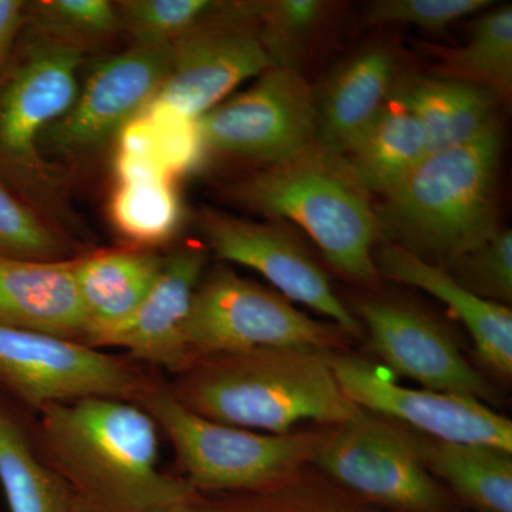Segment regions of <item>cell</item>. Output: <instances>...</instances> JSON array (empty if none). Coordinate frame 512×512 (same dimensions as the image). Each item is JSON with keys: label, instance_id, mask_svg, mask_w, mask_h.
Segmentation results:
<instances>
[{"label": "cell", "instance_id": "1", "mask_svg": "<svg viewBox=\"0 0 512 512\" xmlns=\"http://www.w3.org/2000/svg\"><path fill=\"white\" fill-rule=\"evenodd\" d=\"M40 447L79 512H151L197 493L160 468L150 414L116 397L52 404L36 413Z\"/></svg>", "mask_w": 512, "mask_h": 512}, {"label": "cell", "instance_id": "2", "mask_svg": "<svg viewBox=\"0 0 512 512\" xmlns=\"http://www.w3.org/2000/svg\"><path fill=\"white\" fill-rule=\"evenodd\" d=\"M326 353L259 348L202 357L167 383L198 416L258 433H289L303 421L335 427L363 419L367 412L343 393Z\"/></svg>", "mask_w": 512, "mask_h": 512}, {"label": "cell", "instance_id": "3", "mask_svg": "<svg viewBox=\"0 0 512 512\" xmlns=\"http://www.w3.org/2000/svg\"><path fill=\"white\" fill-rule=\"evenodd\" d=\"M500 124L431 153L377 205L382 239L447 268L498 229Z\"/></svg>", "mask_w": 512, "mask_h": 512}, {"label": "cell", "instance_id": "4", "mask_svg": "<svg viewBox=\"0 0 512 512\" xmlns=\"http://www.w3.org/2000/svg\"><path fill=\"white\" fill-rule=\"evenodd\" d=\"M232 197L272 221L295 222L346 279L365 285L379 279L373 259L382 239L376 207L345 157L316 144L265 165L235 185Z\"/></svg>", "mask_w": 512, "mask_h": 512}, {"label": "cell", "instance_id": "5", "mask_svg": "<svg viewBox=\"0 0 512 512\" xmlns=\"http://www.w3.org/2000/svg\"><path fill=\"white\" fill-rule=\"evenodd\" d=\"M133 403L143 407L173 447L178 470L200 494L272 490L311 464L323 430L258 433L198 416L154 372Z\"/></svg>", "mask_w": 512, "mask_h": 512}, {"label": "cell", "instance_id": "6", "mask_svg": "<svg viewBox=\"0 0 512 512\" xmlns=\"http://www.w3.org/2000/svg\"><path fill=\"white\" fill-rule=\"evenodd\" d=\"M348 335L296 309L281 293L215 268L195 289L185 325L188 366L202 357L259 348L333 352Z\"/></svg>", "mask_w": 512, "mask_h": 512}, {"label": "cell", "instance_id": "7", "mask_svg": "<svg viewBox=\"0 0 512 512\" xmlns=\"http://www.w3.org/2000/svg\"><path fill=\"white\" fill-rule=\"evenodd\" d=\"M154 372L127 355L0 325V389L33 413L87 397L134 402Z\"/></svg>", "mask_w": 512, "mask_h": 512}, {"label": "cell", "instance_id": "8", "mask_svg": "<svg viewBox=\"0 0 512 512\" xmlns=\"http://www.w3.org/2000/svg\"><path fill=\"white\" fill-rule=\"evenodd\" d=\"M311 464L369 503L402 512L446 507V495L424 467L413 434L370 413L323 430Z\"/></svg>", "mask_w": 512, "mask_h": 512}, {"label": "cell", "instance_id": "9", "mask_svg": "<svg viewBox=\"0 0 512 512\" xmlns=\"http://www.w3.org/2000/svg\"><path fill=\"white\" fill-rule=\"evenodd\" d=\"M29 40L0 76V174L37 184L49 177L39 138L73 106L83 50L39 33Z\"/></svg>", "mask_w": 512, "mask_h": 512}, {"label": "cell", "instance_id": "10", "mask_svg": "<svg viewBox=\"0 0 512 512\" xmlns=\"http://www.w3.org/2000/svg\"><path fill=\"white\" fill-rule=\"evenodd\" d=\"M205 146L271 165L319 144L315 90L301 70L272 66L254 86L198 119Z\"/></svg>", "mask_w": 512, "mask_h": 512}, {"label": "cell", "instance_id": "11", "mask_svg": "<svg viewBox=\"0 0 512 512\" xmlns=\"http://www.w3.org/2000/svg\"><path fill=\"white\" fill-rule=\"evenodd\" d=\"M333 375L350 402L373 416L403 424L420 436L450 443L484 444L512 453V423L474 397L410 389L365 359L326 353Z\"/></svg>", "mask_w": 512, "mask_h": 512}, {"label": "cell", "instance_id": "12", "mask_svg": "<svg viewBox=\"0 0 512 512\" xmlns=\"http://www.w3.org/2000/svg\"><path fill=\"white\" fill-rule=\"evenodd\" d=\"M249 22L251 3H229L220 18L174 40L170 73L151 101L198 120L239 84L272 67Z\"/></svg>", "mask_w": 512, "mask_h": 512}, {"label": "cell", "instance_id": "13", "mask_svg": "<svg viewBox=\"0 0 512 512\" xmlns=\"http://www.w3.org/2000/svg\"><path fill=\"white\" fill-rule=\"evenodd\" d=\"M198 227L207 247L222 261L254 269L286 299L326 316L346 335H363L360 322L333 291L329 276L286 225L205 210Z\"/></svg>", "mask_w": 512, "mask_h": 512}, {"label": "cell", "instance_id": "14", "mask_svg": "<svg viewBox=\"0 0 512 512\" xmlns=\"http://www.w3.org/2000/svg\"><path fill=\"white\" fill-rule=\"evenodd\" d=\"M171 67L170 45H134L93 67L73 106L43 131L50 153L83 154L117 137L156 97Z\"/></svg>", "mask_w": 512, "mask_h": 512}, {"label": "cell", "instance_id": "15", "mask_svg": "<svg viewBox=\"0 0 512 512\" xmlns=\"http://www.w3.org/2000/svg\"><path fill=\"white\" fill-rule=\"evenodd\" d=\"M360 318L370 333V349L390 373L409 377L423 389L491 400L493 390L461 355L457 343L436 320L412 306L369 301Z\"/></svg>", "mask_w": 512, "mask_h": 512}, {"label": "cell", "instance_id": "16", "mask_svg": "<svg viewBox=\"0 0 512 512\" xmlns=\"http://www.w3.org/2000/svg\"><path fill=\"white\" fill-rule=\"evenodd\" d=\"M207 258V249L195 245L165 256L163 271L133 318L107 336L99 349H124L134 362L171 375L184 370L185 325Z\"/></svg>", "mask_w": 512, "mask_h": 512}, {"label": "cell", "instance_id": "17", "mask_svg": "<svg viewBox=\"0 0 512 512\" xmlns=\"http://www.w3.org/2000/svg\"><path fill=\"white\" fill-rule=\"evenodd\" d=\"M0 325L86 345L89 328L74 281L72 259H0Z\"/></svg>", "mask_w": 512, "mask_h": 512}, {"label": "cell", "instance_id": "18", "mask_svg": "<svg viewBox=\"0 0 512 512\" xmlns=\"http://www.w3.org/2000/svg\"><path fill=\"white\" fill-rule=\"evenodd\" d=\"M373 259L379 275L421 289L443 302L466 326L481 362L498 375L511 377L512 312L508 306L474 295L446 269L397 245L376 249Z\"/></svg>", "mask_w": 512, "mask_h": 512}, {"label": "cell", "instance_id": "19", "mask_svg": "<svg viewBox=\"0 0 512 512\" xmlns=\"http://www.w3.org/2000/svg\"><path fill=\"white\" fill-rule=\"evenodd\" d=\"M397 86V60L389 49L372 47L340 64L319 92V144L345 157L377 119Z\"/></svg>", "mask_w": 512, "mask_h": 512}, {"label": "cell", "instance_id": "20", "mask_svg": "<svg viewBox=\"0 0 512 512\" xmlns=\"http://www.w3.org/2000/svg\"><path fill=\"white\" fill-rule=\"evenodd\" d=\"M165 256L130 248L72 259L74 281L86 315V345L101 342L133 318L163 271Z\"/></svg>", "mask_w": 512, "mask_h": 512}, {"label": "cell", "instance_id": "21", "mask_svg": "<svg viewBox=\"0 0 512 512\" xmlns=\"http://www.w3.org/2000/svg\"><path fill=\"white\" fill-rule=\"evenodd\" d=\"M0 487L9 512H76L72 490L40 447L36 413L2 389Z\"/></svg>", "mask_w": 512, "mask_h": 512}, {"label": "cell", "instance_id": "22", "mask_svg": "<svg viewBox=\"0 0 512 512\" xmlns=\"http://www.w3.org/2000/svg\"><path fill=\"white\" fill-rule=\"evenodd\" d=\"M393 94L420 121L430 154L466 144L498 123V97L477 84L416 77L397 82Z\"/></svg>", "mask_w": 512, "mask_h": 512}, {"label": "cell", "instance_id": "23", "mask_svg": "<svg viewBox=\"0 0 512 512\" xmlns=\"http://www.w3.org/2000/svg\"><path fill=\"white\" fill-rule=\"evenodd\" d=\"M429 154V137L420 121L393 94L345 158L366 191L383 198Z\"/></svg>", "mask_w": 512, "mask_h": 512}, {"label": "cell", "instance_id": "24", "mask_svg": "<svg viewBox=\"0 0 512 512\" xmlns=\"http://www.w3.org/2000/svg\"><path fill=\"white\" fill-rule=\"evenodd\" d=\"M430 474L484 512H512V453L484 444L450 443L413 434Z\"/></svg>", "mask_w": 512, "mask_h": 512}, {"label": "cell", "instance_id": "25", "mask_svg": "<svg viewBox=\"0 0 512 512\" xmlns=\"http://www.w3.org/2000/svg\"><path fill=\"white\" fill-rule=\"evenodd\" d=\"M439 57L437 77L477 84L498 99H510L512 90V8L491 10L473 23L466 45L434 47Z\"/></svg>", "mask_w": 512, "mask_h": 512}, {"label": "cell", "instance_id": "26", "mask_svg": "<svg viewBox=\"0 0 512 512\" xmlns=\"http://www.w3.org/2000/svg\"><path fill=\"white\" fill-rule=\"evenodd\" d=\"M151 512H367L325 480L296 474L272 490L245 494H192Z\"/></svg>", "mask_w": 512, "mask_h": 512}, {"label": "cell", "instance_id": "27", "mask_svg": "<svg viewBox=\"0 0 512 512\" xmlns=\"http://www.w3.org/2000/svg\"><path fill=\"white\" fill-rule=\"evenodd\" d=\"M111 220L128 241L150 249L173 237L181 205L173 180L117 184L110 202Z\"/></svg>", "mask_w": 512, "mask_h": 512}, {"label": "cell", "instance_id": "28", "mask_svg": "<svg viewBox=\"0 0 512 512\" xmlns=\"http://www.w3.org/2000/svg\"><path fill=\"white\" fill-rule=\"evenodd\" d=\"M229 3L211 0H128L117 6L121 29L136 45H170L198 26L220 18Z\"/></svg>", "mask_w": 512, "mask_h": 512}, {"label": "cell", "instance_id": "29", "mask_svg": "<svg viewBox=\"0 0 512 512\" xmlns=\"http://www.w3.org/2000/svg\"><path fill=\"white\" fill-rule=\"evenodd\" d=\"M259 40L272 66L299 70L302 53L325 12L318 0H272L251 3Z\"/></svg>", "mask_w": 512, "mask_h": 512}, {"label": "cell", "instance_id": "30", "mask_svg": "<svg viewBox=\"0 0 512 512\" xmlns=\"http://www.w3.org/2000/svg\"><path fill=\"white\" fill-rule=\"evenodd\" d=\"M29 10L39 35L82 50L121 29L117 6L106 0H46Z\"/></svg>", "mask_w": 512, "mask_h": 512}, {"label": "cell", "instance_id": "31", "mask_svg": "<svg viewBox=\"0 0 512 512\" xmlns=\"http://www.w3.org/2000/svg\"><path fill=\"white\" fill-rule=\"evenodd\" d=\"M69 247L32 208L0 183V259L67 261Z\"/></svg>", "mask_w": 512, "mask_h": 512}, {"label": "cell", "instance_id": "32", "mask_svg": "<svg viewBox=\"0 0 512 512\" xmlns=\"http://www.w3.org/2000/svg\"><path fill=\"white\" fill-rule=\"evenodd\" d=\"M444 269L458 284L485 301L511 305V229H498L483 244L461 255Z\"/></svg>", "mask_w": 512, "mask_h": 512}, {"label": "cell", "instance_id": "33", "mask_svg": "<svg viewBox=\"0 0 512 512\" xmlns=\"http://www.w3.org/2000/svg\"><path fill=\"white\" fill-rule=\"evenodd\" d=\"M141 113L150 121L158 160L167 173L175 178L197 170L207 151L198 120L156 101H150Z\"/></svg>", "mask_w": 512, "mask_h": 512}, {"label": "cell", "instance_id": "34", "mask_svg": "<svg viewBox=\"0 0 512 512\" xmlns=\"http://www.w3.org/2000/svg\"><path fill=\"white\" fill-rule=\"evenodd\" d=\"M490 5L488 0H376L367 6L365 18L372 25H412L440 32Z\"/></svg>", "mask_w": 512, "mask_h": 512}, {"label": "cell", "instance_id": "35", "mask_svg": "<svg viewBox=\"0 0 512 512\" xmlns=\"http://www.w3.org/2000/svg\"><path fill=\"white\" fill-rule=\"evenodd\" d=\"M26 3L0 0V76L12 59L16 39L25 22Z\"/></svg>", "mask_w": 512, "mask_h": 512}]
</instances>
